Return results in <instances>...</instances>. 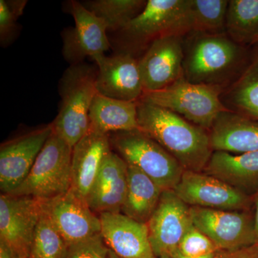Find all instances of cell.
Here are the masks:
<instances>
[{
    "instance_id": "cell-1",
    "label": "cell",
    "mask_w": 258,
    "mask_h": 258,
    "mask_svg": "<svg viewBox=\"0 0 258 258\" xmlns=\"http://www.w3.org/2000/svg\"><path fill=\"white\" fill-rule=\"evenodd\" d=\"M252 52V45H240L226 32H190L184 38L183 76L195 84L225 89L243 73Z\"/></svg>"
},
{
    "instance_id": "cell-2",
    "label": "cell",
    "mask_w": 258,
    "mask_h": 258,
    "mask_svg": "<svg viewBox=\"0 0 258 258\" xmlns=\"http://www.w3.org/2000/svg\"><path fill=\"white\" fill-rule=\"evenodd\" d=\"M139 130L175 158L184 171H203L212 151L208 131L174 112L137 101Z\"/></svg>"
},
{
    "instance_id": "cell-3",
    "label": "cell",
    "mask_w": 258,
    "mask_h": 258,
    "mask_svg": "<svg viewBox=\"0 0 258 258\" xmlns=\"http://www.w3.org/2000/svg\"><path fill=\"white\" fill-rule=\"evenodd\" d=\"M191 0H148L143 10L118 32L122 52H134L170 35L191 32Z\"/></svg>"
},
{
    "instance_id": "cell-4",
    "label": "cell",
    "mask_w": 258,
    "mask_h": 258,
    "mask_svg": "<svg viewBox=\"0 0 258 258\" xmlns=\"http://www.w3.org/2000/svg\"><path fill=\"white\" fill-rule=\"evenodd\" d=\"M98 73L86 64H72L60 83V111L53 123L54 133L70 147L75 145L90 128L89 111L97 94Z\"/></svg>"
},
{
    "instance_id": "cell-5",
    "label": "cell",
    "mask_w": 258,
    "mask_h": 258,
    "mask_svg": "<svg viewBox=\"0 0 258 258\" xmlns=\"http://www.w3.org/2000/svg\"><path fill=\"white\" fill-rule=\"evenodd\" d=\"M224 89L219 86L195 84L180 78L157 91H144L140 100L174 112L194 124L210 131L222 111Z\"/></svg>"
},
{
    "instance_id": "cell-6",
    "label": "cell",
    "mask_w": 258,
    "mask_h": 258,
    "mask_svg": "<svg viewBox=\"0 0 258 258\" xmlns=\"http://www.w3.org/2000/svg\"><path fill=\"white\" fill-rule=\"evenodd\" d=\"M73 149L52 134L37 157L26 179L9 195L47 200L71 189Z\"/></svg>"
},
{
    "instance_id": "cell-7",
    "label": "cell",
    "mask_w": 258,
    "mask_h": 258,
    "mask_svg": "<svg viewBox=\"0 0 258 258\" xmlns=\"http://www.w3.org/2000/svg\"><path fill=\"white\" fill-rule=\"evenodd\" d=\"M111 145L129 165L147 174L164 190H174L184 169L160 144L140 130L113 133Z\"/></svg>"
},
{
    "instance_id": "cell-8",
    "label": "cell",
    "mask_w": 258,
    "mask_h": 258,
    "mask_svg": "<svg viewBox=\"0 0 258 258\" xmlns=\"http://www.w3.org/2000/svg\"><path fill=\"white\" fill-rule=\"evenodd\" d=\"M191 221L219 250H235L256 243L252 210L230 211L190 207Z\"/></svg>"
},
{
    "instance_id": "cell-9",
    "label": "cell",
    "mask_w": 258,
    "mask_h": 258,
    "mask_svg": "<svg viewBox=\"0 0 258 258\" xmlns=\"http://www.w3.org/2000/svg\"><path fill=\"white\" fill-rule=\"evenodd\" d=\"M189 207L242 211L252 208V199L203 171H184L174 189Z\"/></svg>"
},
{
    "instance_id": "cell-10",
    "label": "cell",
    "mask_w": 258,
    "mask_h": 258,
    "mask_svg": "<svg viewBox=\"0 0 258 258\" xmlns=\"http://www.w3.org/2000/svg\"><path fill=\"white\" fill-rule=\"evenodd\" d=\"M147 224L156 257L171 258L192 225L190 207L174 190H164L157 208Z\"/></svg>"
},
{
    "instance_id": "cell-11",
    "label": "cell",
    "mask_w": 258,
    "mask_h": 258,
    "mask_svg": "<svg viewBox=\"0 0 258 258\" xmlns=\"http://www.w3.org/2000/svg\"><path fill=\"white\" fill-rule=\"evenodd\" d=\"M41 213L40 200L1 194L0 240L14 249L20 258L29 257Z\"/></svg>"
},
{
    "instance_id": "cell-12",
    "label": "cell",
    "mask_w": 258,
    "mask_h": 258,
    "mask_svg": "<svg viewBox=\"0 0 258 258\" xmlns=\"http://www.w3.org/2000/svg\"><path fill=\"white\" fill-rule=\"evenodd\" d=\"M40 201L42 212L50 219L68 244L101 233L100 217L91 210L86 200L72 190Z\"/></svg>"
},
{
    "instance_id": "cell-13",
    "label": "cell",
    "mask_w": 258,
    "mask_h": 258,
    "mask_svg": "<svg viewBox=\"0 0 258 258\" xmlns=\"http://www.w3.org/2000/svg\"><path fill=\"white\" fill-rule=\"evenodd\" d=\"M185 36L157 39L139 60L144 91H157L183 76Z\"/></svg>"
},
{
    "instance_id": "cell-14",
    "label": "cell",
    "mask_w": 258,
    "mask_h": 258,
    "mask_svg": "<svg viewBox=\"0 0 258 258\" xmlns=\"http://www.w3.org/2000/svg\"><path fill=\"white\" fill-rule=\"evenodd\" d=\"M53 133L52 123L2 144L0 189L10 194L26 179L47 139Z\"/></svg>"
},
{
    "instance_id": "cell-15",
    "label": "cell",
    "mask_w": 258,
    "mask_h": 258,
    "mask_svg": "<svg viewBox=\"0 0 258 258\" xmlns=\"http://www.w3.org/2000/svg\"><path fill=\"white\" fill-rule=\"evenodd\" d=\"M70 10L74 17L75 28L66 32L63 40L64 58L73 64L83 59L105 55L111 47L107 37L106 23L93 14L83 4L72 1Z\"/></svg>"
},
{
    "instance_id": "cell-16",
    "label": "cell",
    "mask_w": 258,
    "mask_h": 258,
    "mask_svg": "<svg viewBox=\"0 0 258 258\" xmlns=\"http://www.w3.org/2000/svg\"><path fill=\"white\" fill-rule=\"evenodd\" d=\"M98 66L97 92L121 101L137 102L144 92L139 60L132 54L120 52L93 58Z\"/></svg>"
},
{
    "instance_id": "cell-17",
    "label": "cell",
    "mask_w": 258,
    "mask_h": 258,
    "mask_svg": "<svg viewBox=\"0 0 258 258\" xmlns=\"http://www.w3.org/2000/svg\"><path fill=\"white\" fill-rule=\"evenodd\" d=\"M99 217L103 240L120 258H157L149 240L147 224L122 213L105 212Z\"/></svg>"
},
{
    "instance_id": "cell-18",
    "label": "cell",
    "mask_w": 258,
    "mask_h": 258,
    "mask_svg": "<svg viewBox=\"0 0 258 258\" xmlns=\"http://www.w3.org/2000/svg\"><path fill=\"white\" fill-rule=\"evenodd\" d=\"M111 146L110 134L89 128L73 148L71 190L86 201Z\"/></svg>"
},
{
    "instance_id": "cell-19",
    "label": "cell",
    "mask_w": 258,
    "mask_h": 258,
    "mask_svg": "<svg viewBox=\"0 0 258 258\" xmlns=\"http://www.w3.org/2000/svg\"><path fill=\"white\" fill-rule=\"evenodd\" d=\"M127 184L128 164L111 151L103 161L86 203L94 212L121 213Z\"/></svg>"
},
{
    "instance_id": "cell-20",
    "label": "cell",
    "mask_w": 258,
    "mask_h": 258,
    "mask_svg": "<svg viewBox=\"0 0 258 258\" xmlns=\"http://www.w3.org/2000/svg\"><path fill=\"white\" fill-rule=\"evenodd\" d=\"M208 132L213 152H258V120L226 110L217 115Z\"/></svg>"
},
{
    "instance_id": "cell-21",
    "label": "cell",
    "mask_w": 258,
    "mask_h": 258,
    "mask_svg": "<svg viewBox=\"0 0 258 258\" xmlns=\"http://www.w3.org/2000/svg\"><path fill=\"white\" fill-rule=\"evenodd\" d=\"M203 172L252 198L258 191V152H213Z\"/></svg>"
},
{
    "instance_id": "cell-22",
    "label": "cell",
    "mask_w": 258,
    "mask_h": 258,
    "mask_svg": "<svg viewBox=\"0 0 258 258\" xmlns=\"http://www.w3.org/2000/svg\"><path fill=\"white\" fill-rule=\"evenodd\" d=\"M90 128L101 133L139 130L137 102L121 101L97 93L89 111Z\"/></svg>"
},
{
    "instance_id": "cell-23",
    "label": "cell",
    "mask_w": 258,
    "mask_h": 258,
    "mask_svg": "<svg viewBox=\"0 0 258 258\" xmlns=\"http://www.w3.org/2000/svg\"><path fill=\"white\" fill-rule=\"evenodd\" d=\"M221 101L226 109L258 120V42L240 77L224 89Z\"/></svg>"
},
{
    "instance_id": "cell-24",
    "label": "cell",
    "mask_w": 258,
    "mask_h": 258,
    "mask_svg": "<svg viewBox=\"0 0 258 258\" xmlns=\"http://www.w3.org/2000/svg\"><path fill=\"white\" fill-rule=\"evenodd\" d=\"M163 191L147 174L128 164V184L121 213L147 224L157 208Z\"/></svg>"
},
{
    "instance_id": "cell-25",
    "label": "cell",
    "mask_w": 258,
    "mask_h": 258,
    "mask_svg": "<svg viewBox=\"0 0 258 258\" xmlns=\"http://www.w3.org/2000/svg\"><path fill=\"white\" fill-rule=\"evenodd\" d=\"M225 32L240 45H253L258 38V0H230Z\"/></svg>"
},
{
    "instance_id": "cell-26",
    "label": "cell",
    "mask_w": 258,
    "mask_h": 258,
    "mask_svg": "<svg viewBox=\"0 0 258 258\" xmlns=\"http://www.w3.org/2000/svg\"><path fill=\"white\" fill-rule=\"evenodd\" d=\"M144 0H96L86 8L106 23L108 30L119 32L143 10Z\"/></svg>"
},
{
    "instance_id": "cell-27",
    "label": "cell",
    "mask_w": 258,
    "mask_h": 258,
    "mask_svg": "<svg viewBox=\"0 0 258 258\" xmlns=\"http://www.w3.org/2000/svg\"><path fill=\"white\" fill-rule=\"evenodd\" d=\"M229 0H191V32L225 33Z\"/></svg>"
},
{
    "instance_id": "cell-28",
    "label": "cell",
    "mask_w": 258,
    "mask_h": 258,
    "mask_svg": "<svg viewBox=\"0 0 258 258\" xmlns=\"http://www.w3.org/2000/svg\"><path fill=\"white\" fill-rule=\"evenodd\" d=\"M68 247L69 244L42 211L28 258H66Z\"/></svg>"
},
{
    "instance_id": "cell-29",
    "label": "cell",
    "mask_w": 258,
    "mask_h": 258,
    "mask_svg": "<svg viewBox=\"0 0 258 258\" xmlns=\"http://www.w3.org/2000/svg\"><path fill=\"white\" fill-rule=\"evenodd\" d=\"M178 250L187 257H198L215 253L219 249L208 236L192 223L181 239Z\"/></svg>"
},
{
    "instance_id": "cell-30",
    "label": "cell",
    "mask_w": 258,
    "mask_h": 258,
    "mask_svg": "<svg viewBox=\"0 0 258 258\" xmlns=\"http://www.w3.org/2000/svg\"><path fill=\"white\" fill-rule=\"evenodd\" d=\"M109 247L101 234L69 244L66 258H108Z\"/></svg>"
},
{
    "instance_id": "cell-31",
    "label": "cell",
    "mask_w": 258,
    "mask_h": 258,
    "mask_svg": "<svg viewBox=\"0 0 258 258\" xmlns=\"http://www.w3.org/2000/svg\"><path fill=\"white\" fill-rule=\"evenodd\" d=\"M27 1H0V37L5 42L14 31L18 17L23 13Z\"/></svg>"
},
{
    "instance_id": "cell-32",
    "label": "cell",
    "mask_w": 258,
    "mask_h": 258,
    "mask_svg": "<svg viewBox=\"0 0 258 258\" xmlns=\"http://www.w3.org/2000/svg\"><path fill=\"white\" fill-rule=\"evenodd\" d=\"M214 258H258V244L235 250H219Z\"/></svg>"
},
{
    "instance_id": "cell-33",
    "label": "cell",
    "mask_w": 258,
    "mask_h": 258,
    "mask_svg": "<svg viewBox=\"0 0 258 258\" xmlns=\"http://www.w3.org/2000/svg\"><path fill=\"white\" fill-rule=\"evenodd\" d=\"M0 258H20L14 249L5 241L0 240Z\"/></svg>"
},
{
    "instance_id": "cell-34",
    "label": "cell",
    "mask_w": 258,
    "mask_h": 258,
    "mask_svg": "<svg viewBox=\"0 0 258 258\" xmlns=\"http://www.w3.org/2000/svg\"><path fill=\"white\" fill-rule=\"evenodd\" d=\"M252 208L253 212L254 232H255L256 243L258 244V191L252 198Z\"/></svg>"
},
{
    "instance_id": "cell-35",
    "label": "cell",
    "mask_w": 258,
    "mask_h": 258,
    "mask_svg": "<svg viewBox=\"0 0 258 258\" xmlns=\"http://www.w3.org/2000/svg\"><path fill=\"white\" fill-rule=\"evenodd\" d=\"M215 253H216V252H215ZM215 253L207 254V255L203 256V257H191L184 255V254H181L177 249V250L174 252V254H173L172 257L171 258H214L215 257Z\"/></svg>"
},
{
    "instance_id": "cell-36",
    "label": "cell",
    "mask_w": 258,
    "mask_h": 258,
    "mask_svg": "<svg viewBox=\"0 0 258 258\" xmlns=\"http://www.w3.org/2000/svg\"><path fill=\"white\" fill-rule=\"evenodd\" d=\"M108 258H120L119 256L117 255L113 251L109 249V253H108Z\"/></svg>"
},
{
    "instance_id": "cell-37",
    "label": "cell",
    "mask_w": 258,
    "mask_h": 258,
    "mask_svg": "<svg viewBox=\"0 0 258 258\" xmlns=\"http://www.w3.org/2000/svg\"><path fill=\"white\" fill-rule=\"evenodd\" d=\"M257 42H258V38L257 39V40H256L255 43H257ZM255 43H254V44H255Z\"/></svg>"
}]
</instances>
